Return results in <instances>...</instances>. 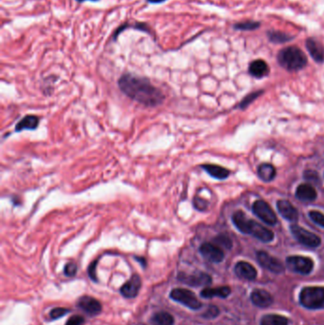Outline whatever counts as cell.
Listing matches in <instances>:
<instances>
[{"label": "cell", "instance_id": "6da1fadb", "mask_svg": "<svg viewBox=\"0 0 324 325\" xmlns=\"http://www.w3.org/2000/svg\"><path fill=\"white\" fill-rule=\"evenodd\" d=\"M118 86L128 97L148 108L157 107L165 100L162 91L146 77L125 73L118 80Z\"/></svg>", "mask_w": 324, "mask_h": 325}, {"label": "cell", "instance_id": "7a4b0ae2", "mask_svg": "<svg viewBox=\"0 0 324 325\" xmlns=\"http://www.w3.org/2000/svg\"><path fill=\"white\" fill-rule=\"evenodd\" d=\"M279 65L288 72H298L307 65V57L297 46H289L281 49L277 55Z\"/></svg>", "mask_w": 324, "mask_h": 325}, {"label": "cell", "instance_id": "3957f363", "mask_svg": "<svg viewBox=\"0 0 324 325\" xmlns=\"http://www.w3.org/2000/svg\"><path fill=\"white\" fill-rule=\"evenodd\" d=\"M299 301L308 309H323L324 287H305L299 294Z\"/></svg>", "mask_w": 324, "mask_h": 325}, {"label": "cell", "instance_id": "277c9868", "mask_svg": "<svg viewBox=\"0 0 324 325\" xmlns=\"http://www.w3.org/2000/svg\"><path fill=\"white\" fill-rule=\"evenodd\" d=\"M170 298L192 310H198L202 306L201 301L196 298L194 293L188 289L176 288L170 293Z\"/></svg>", "mask_w": 324, "mask_h": 325}, {"label": "cell", "instance_id": "5b68a950", "mask_svg": "<svg viewBox=\"0 0 324 325\" xmlns=\"http://www.w3.org/2000/svg\"><path fill=\"white\" fill-rule=\"evenodd\" d=\"M244 233L252 235L253 237L264 242H270L274 240L273 231L251 219H248Z\"/></svg>", "mask_w": 324, "mask_h": 325}, {"label": "cell", "instance_id": "8992f818", "mask_svg": "<svg viewBox=\"0 0 324 325\" xmlns=\"http://www.w3.org/2000/svg\"><path fill=\"white\" fill-rule=\"evenodd\" d=\"M291 233L296 238V240L303 245L305 247H318L321 243L320 238L305 228H300L297 225H293L291 228Z\"/></svg>", "mask_w": 324, "mask_h": 325}, {"label": "cell", "instance_id": "52a82bcc", "mask_svg": "<svg viewBox=\"0 0 324 325\" xmlns=\"http://www.w3.org/2000/svg\"><path fill=\"white\" fill-rule=\"evenodd\" d=\"M252 210L254 214L268 226H275L278 221L274 210L266 201H256L253 204Z\"/></svg>", "mask_w": 324, "mask_h": 325}, {"label": "cell", "instance_id": "ba28073f", "mask_svg": "<svg viewBox=\"0 0 324 325\" xmlns=\"http://www.w3.org/2000/svg\"><path fill=\"white\" fill-rule=\"evenodd\" d=\"M286 265L293 272L308 275L314 268V262L310 258L302 256H291L286 260Z\"/></svg>", "mask_w": 324, "mask_h": 325}, {"label": "cell", "instance_id": "9c48e42d", "mask_svg": "<svg viewBox=\"0 0 324 325\" xmlns=\"http://www.w3.org/2000/svg\"><path fill=\"white\" fill-rule=\"evenodd\" d=\"M257 259L259 265L266 268L267 270L274 272V273H281L285 271L284 265L278 259L270 256L269 254L265 251H259L257 253Z\"/></svg>", "mask_w": 324, "mask_h": 325}, {"label": "cell", "instance_id": "30bf717a", "mask_svg": "<svg viewBox=\"0 0 324 325\" xmlns=\"http://www.w3.org/2000/svg\"><path fill=\"white\" fill-rule=\"evenodd\" d=\"M200 253L205 259L211 262H220L225 258V253L222 249L217 245L211 242L202 243L200 247Z\"/></svg>", "mask_w": 324, "mask_h": 325}, {"label": "cell", "instance_id": "8fae6325", "mask_svg": "<svg viewBox=\"0 0 324 325\" xmlns=\"http://www.w3.org/2000/svg\"><path fill=\"white\" fill-rule=\"evenodd\" d=\"M305 47L315 62L318 64L324 63V46L320 41L309 37L305 40Z\"/></svg>", "mask_w": 324, "mask_h": 325}, {"label": "cell", "instance_id": "7c38bea8", "mask_svg": "<svg viewBox=\"0 0 324 325\" xmlns=\"http://www.w3.org/2000/svg\"><path fill=\"white\" fill-rule=\"evenodd\" d=\"M178 280L191 286H208L211 283V277L206 273L195 274V275H187L180 273L178 275Z\"/></svg>", "mask_w": 324, "mask_h": 325}, {"label": "cell", "instance_id": "4fadbf2b", "mask_svg": "<svg viewBox=\"0 0 324 325\" xmlns=\"http://www.w3.org/2000/svg\"><path fill=\"white\" fill-rule=\"evenodd\" d=\"M141 288V278L139 275H132V277L121 287V294L125 298H135Z\"/></svg>", "mask_w": 324, "mask_h": 325}, {"label": "cell", "instance_id": "5bb4252c", "mask_svg": "<svg viewBox=\"0 0 324 325\" xmlns=\"http://www.w3.org/2000/svg\"><path fill=\"white\" fill-rule=\"evenodd\" d=\"M78 306L91 316H95L101 312L102 306L97 299L91 298L90 296H83L78 301Z\"/></svg>", "mask_w": 324, "mask_h": 325}, {"label": "cell", "instance_id": "9a60e30c", "mask_svg": "<svg viewBox=\"0 0 324 325\" xmlns=\"http://www.w3.org/2000/svg\"><path fill=\"white\" fill-rule=\"evenodd\" d=\"M277 208L279 214L289 221H296L298 220V212L291 202L286 200H279L277 202Z\"/></svg>", "mask_w": 324, "mask_h": 325}, {"label": "cell", "instance_id": "2e32d148", "mask_svg": "<svg viewBox=\"0 0 324 325\" xmlns=\"http://www.w3.org/2000/svg\"><path fill=\"white\" fill-rule=\"evenodd\" d=\"M248 72L250 73V75H252L255 78H264L269 73V67L265 60L257 59L250 63Z\"/></svg>", "mask_w": 324, "mask_h": 325}, {"label": "cell", "instance_id": "e0dca14e", "mask_svg": "<svg viewBox=\"0 0 324 325\" xmlns=\"http://www.w3.org/2000/svg\"><path fill=\"white\" fill-rule=\"evenodd\" d=\"M235 272L238 277L244 280H253L257 277V270L252 265L247 261H240L235 267Z\"/></svg>", "mask_w": 324, "mask_h": 325}, {"label": "cell", "instance_id": "ac0fdd59", "mask_svg": "<svg viewBox=\"0 0 324 325\" xmlns=\"http://www.w3.org/2000/svg\"><path fill=\"white\" fill-rule=\"evenodd\" d=\"M296 197L302 202H313L317 199L318 194L314 187L309 184H301L296 190Z\"/></svg>", "mask_w": 324, "mask_h": 325}, {"label": "cell", "instance_id": "d6986e66", "mask_svg": "<svg viewBox=\"0 0 324 325\" xmlns=\"http://www.w3.org/2000/svg\"><path fill=\"white\" fill-rule=\"evenodd\" d=\"M251 299L255 306L259 307H268L273 302L272 296L266 290L256 289L251 294Z\"/></svg>", "mask_w": 324, "mask_h": 325}, {"label": "cell", "instance_id": "ffe728a7", "mask_svg": "<svg viewBox=\"0 0 324 325\" xmlns=\"http://www.w3.org/2000/svg\"><path fill=\"white\" fill-rule=\"evenodd\" d=\"M201 168L205 169L211 177H213L215 179H219V180H225L230 174L228 169H225L220 166H217V165L207 164V165H202Z\"/></svg>", "mask_w": 324, "mask_h": 325}, {"label": "cell", "instance_id": "44dd1931", "mask_svg": "<svg viewBox=\"0 0 324 325\" xmlns=\"http://www.w3.org/2000/svg\"><path fill=\"white\" fill-rule=\"evenodd\" d=\"M267 35V38L274 44H285V43H288L292 40L294 39V35L289 34V33H284V32H280V31H274V30H270L266 33Z\"/></svg>", "mask_w": 324, "mask_h": 325}, {"label": "cell", "instance_id": "7402d4cb", "mask_svg": "<svg viewBox=\"0 0 324 325\" xmlns=\"http://www.w3.org/2000/svg\"><path fill=\"white\" fill-rule=\"evenodd\" d=\"M39 124V118L35 115H27L21 119L15 126V131L20 132L22 130H33L37 129Z\"/></svg>", "mask_w": 324, "mask_h": 325}, {"label": "cell", "instance_id": "603a6c76", "mask_svg": "<svg viewBox=\"0 0 324 325\" xmlns=\"http://www.w3.org/2000/svg\"><path fill=\"white\" fill-rule=\"evenodd\" d=\"M230 292H231V290L228 286H221V287H217V288H206L201 291V296L204 298H207V299H211V298H215V297L227 298Z\"/></svg>", "mask_w": 324, "mask_h": 325}, {"label": "cell", "instance_id": "cb8c5ba5", "mask_svg": "<svg viewBox=\"0 0 324 325\" xmlns=\"http://www.w3.org/2000/svg\"><path fill=\"white\" fill-rule=\"evenodd\" d=\"M258 175L265 182H270L276 176V169L270 164H262L258 169Z\"/></svg>", "mask_w": 324, "mask_h": 325}, {"label": "cell", "instance_id": "d4e9b609", "mask_svg": "<svg viewBox=\"0 0 324 325\" xmlns=\"http://www.w3.org/2000/svg\"><path fill=\"white\" fill-rule=\"evenodd\" d=\"M289 320L280 315H266L260 320V325H288Z\"/></svg>", "mask_w": 324, "mask_h": 325}, {"label": "cell", "instance_id": "484cf974", "mask_svg": "<svg viewBox=\"0 0 324 325\" xmlns=\"http://www.w3.org/2000/svg\"><path fill=\"white\" fill-rule=\"evenodd\" d=\"M151 323L152 325H173L174 319L169 313H156L151 318Z\"/></svg>", "mask_w": 324, "mask_h": 325}, {"label": "cell", "instance_id": "4316f807", "mask_svg": "<svg viewBox=\"0 0 324 325\" xmlns=\"http://www.w3.org/2000/svg\"><path fill=\"white\" fill-rule=\"evenodd\" d=\"M259 21L255 20H247L242 22H238L234 24L233 28L236 31H241V32H247V31H256L260 27Z\"/></svg>", "mask_w": 324, "mask_h": 325}, {"label": "cell", "instance_id": "83f0119b", "mask_svg": "<svg viewBox=\"0 0 324 325\" xmlns=\"http://www.w3.org/2000/svg\"><path fill=\"white\" fill-rule=\"evenodd\" d=\"M262 92H264V91H256V92H252V93L248 94V95L244 98V100L240 102V109H241V110H245V109L247 108L249 105L251 104L252 102H254V100H256L257 98L259 97V95H260Z\"/></svg>", "mask_w": 324, "mask_h": 325}, {"label": "cell", "instance_id": "f1b7e54d", "mask_svg": "<svg viewBox=\"0 0 324 325\" xmlns=\"http://www.w3.org/2000/svg\"><path fill=\"white\" fill-rule=\"evenodd\" d=\"M214 242L218 247H224L230 249L232 247V241L227 235H219L214 239Z\"/></svg>", "mask_w": 324, "mask_h": 325}, {"label": "cell", "instance_id": "f546056e", "mask_svg": "<svg viewBox=\"0 0 324 325\" xmlns=\"http://www.w3.org/2000/svg\"><path fill=\"white\" fill-rule=\"evenodd\" d=\"M309 217L311 218L312 221L315 224H317L319 227L324 228V214L320 213L319 211H310L309 212Z\"/></svg>", "mask_w": 324, "mask_h": 325}, {"label": "cell", "instance_id": "4dcf8cb0", "mask_svg": "<svg viewBox=\"0 0 324 325\" xmlns=\"http://www.w3.org/2000/svg\"><path fill=\"white\" fill-rule=\"evenodd\" d=\"M303 177H305V180H307L309 182H319V176H318V172H316L315 170H312V169L305 170Z\"/></svg>", "mask_w": 324, "mask_h": 325}, {"label": "cell", "instance_id": "1f68e13d", "mask_svg": "<svg viewBox=\"0 0 324 325\" xmlns=\"http://www.w3.org/2000/svg\"><path fill=\"white\" fill-rule=\"evenodd\" d=\"M69 312H70V311H69L68 309L58 307V308L52 309L51 313H50V316H51V319H59V318H61V317H64L66 314H68Z\"/></svg>", "mask_w": 324, "mask_h": 325}, {"label": "cell", "instance_id": "d6a6232c", "mask_svg": "<svg viewBox=\"0 0 324 325\" xmlns=\"http://www.w3.org/2000/svg\"><path fill=\"white\" fill-rule=\"evenodd\" d=\"M208 202L205 199H202L201 197H195L193 206L196 209H198L200 211H204L208 208Z\"/></svg>", "mask_w": 324, "mask_h": 325}, {"label": "cell", "instance_id": "836d02e7", "mask_svg": "<svg viewBox=\"0 0 324 325\" xmlns=\"http://www.w3.org/2000/svg\"><path fill=\"white\" fill-rule=\"evenodd\" d=\"M76 272H77V267L75 263L69 262L66 265L65 268H64V273H65L66 276L72 277L76 274Z\"/></svg>", "mask_w": 324, "mask_h": 325}, {"label": "cell", "instance_id": "e575fe53", "mask_svg": "<svg viewBox=\"0 0 324 325\" xmlns=\"http://www.w3.org/2000/svg\"><path fill=\"white\" fill-rule=\"evenodd\" d=\"M219 315V309L215 306H211L208 309V311L204 314V317L207 319H213Z\"/></svg>", "mask_w": 324, "mask_h": 325}, {"label": "cell", "instance_id": "d590c367", "mask_svg": "<svg viewBox=\"0 0 324 325\" xmlns=\"http://www.w3.org/2000/svg\"><path fill=\"white\" fill-rule=\"evenodd\" d=\"M85 319L81 316H72V318L67 321L66 325H81L84 323Z\"/></svg>", "mask_w": 324, "mask_h": 325}, {"label": "cell", "instance_id": "8d00e7d4", "mask_svg": "<svg viewBox=\"0 0 324 325\" xmlns=\"http://www.w3.org/2000/svg\"><path fill=\"white\" fill-rule=\"evenodd\" d=\"M96 265H97V260H94L89 267V275H90V278L93 281H97V277H96V274H95Z\"/></svg>", "mask_w": 324, "mask_h": 325}, {"label": "cell", "instance_id": "74e56055", "mask_svg": "<svg viewBox=\"0 0 324 325\" xmlns=\"http://www.w3.org/2000/svg\"><path fill=\"white\" fill-rule=\"evenodd\" d=\"M149 3H151V4H160V3H163V2H165V1H167V0H147Z\"/></svg>", "mask_w": 324, "mask_h": 325}, {"label": "cell", "instance_id": "f35d334b", "mask_svg": "<svg viewBox=\"0 0 324 325\" xmlns=\"http://www.w3.org/2000/svg\"><path fill=\"white\" fill-rule=\"evenodd\" d=\"M77 2L79 3H82V2H86V1H92V2H96V1H99V0H76Z\"/></svg>", "mask_w": 324, "mask_h": 325}]
</instances>
